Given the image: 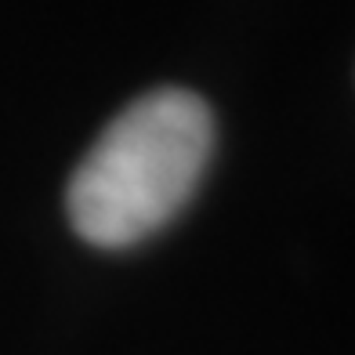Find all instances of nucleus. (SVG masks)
Listing matches in <instances>:
<instances>
[{
    "label": "nucleus",
    "instance_id": "nucleus-1",
    "mask_svg": "<svg viewBox=\"0 0 355 355\" xmlns=\"http://www.w3.org/2000/svg\"><path fill=\"white\" fill-rule=\"evenodd\" d=\"M218 141L214 112L189 87H153L123 105L66 185L73 232L98 250L138 247L185 211Z\"/></svg>",
    "mask_w": 355,
    "mask_h": 355
}]
</instances>
